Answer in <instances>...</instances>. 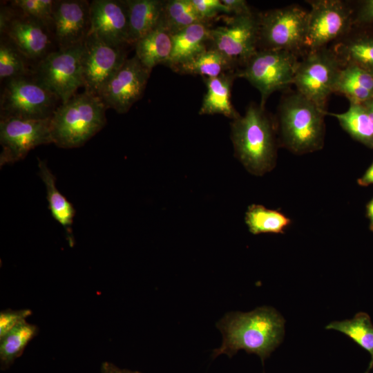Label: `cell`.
<instances>
[{"mask_svg":"<svg viewBox=\"0 0 373 373\" xmlns=\"http://www.w3.org/2000/svg\"><path fill=\"white\" fill-rule=\"evenodd\" d=\"M337 119L341 126L354 139L373 148V126L362 104L350 102L348 110L341 113H328Z\"/></svg>","mask_w":373,"mask_h":373,"instance_id":"obj_26","label":"cell"},{"mask_svg":"<svg viewBox=\"0 0 373 373\" xmlns=\"http://www.w3.org/2000/svg\"><path fill=\"white\" fill-rule=\"evenodd\" d=\"M50 119L0 117L1 166L23 159L39 145L52 143Z\"/></svg>","mask_w":373,"mask_h":373,"instance_id":"obj_11","label":"cell"},{"mask_svg":"<svg viewBox=\"0 0 373 373\" xmlns=\"http://www.w3.org/2000/svg\"><path fill=\"white\" fill-rule=\"evenodd\" d=\"M209 41L235 64H245L258 50V15L252 12L233 15L225 25L209 30Z\"/></svg>","mask_w":373,"mask_h":373,"instance_id":"obj_12","label":"cell"},{"mask_svg":"<svg viewBox=\"0 0 373 373\" xmlns=\"http://www.w3.org/2000/svg\"><path fill=\"white\" fill-rule=\"evenodd\" d=\"M151 72L135 55L127 58L105 86L101 99L107 108L126 113L142 98Z\"/></svg>","mask_w":373,"mask_h":373,"instance_id":"obj_14","label":"cell"},{"mask_svg":"<svg viewBox=\"0 0 373 373\" xmlns=\"http://www.w3.org/2000/svg\"><path fill=\"white\" fill-rule=\"evenodd\" d=\"M237 73L229 71L216 77L205 78L207 90L200 106V115L220 114L233 120L240 115L232 105L231 87Z\"/></svg>","mask_w":373,"mask_h":373,"instance_id":"obj_18","label":"cell"},{"mask_svg":"<svg viewBox=\"0 0 373 373\" xmlns=\"http://www.w3.org/2000/svg\"><path fill=\"white\" fill-rule=\"evenodd\" d=\"M344 64L332 49L325 47L308 51L299 60L293 85L297 92L325 111L329 95L335 86Z\"/></svg>","mask_w":373,"mask_h":373,"instance_id":"obj_7","label":"cell"},{"mask_svg":"<svg viewBox=\"0 0 373 373\" xmlns=\"http://www.w3.org/2000/svg\"><path fill=\"white\" fill-rule=\"evenodd\" d=\"M307 18L308 12L294 5L258 15V44L298 54L305 49Z\"/></svg>","mask_w":373,"mask_h":373,"instance_id":"obj_8","label":"cell"},{"mask_svg":"<svg viewBox=\"0 0 373 373\" xmlns=\"http://www.w3.org/2000/svg\"><path fill=\"white\" fill-rule=\"evenodd\" d=\"M231 129L236 155L249 173L262 175L274 168L275 129L265 108L251 104L244 115L233 120Z\"/></svg>","mask_w":373,"mask_h":373,"instance_id":"obj_2","label":"cell"},{"mask_svg":"<svg viewBox=\"0 0 373 373\" xmlns=\"http://www.w3.org/2000/svg\"><path fill=\"white\" fill-rule=\"evenodd\" d=\"M365 108L373 126V98L362 103Z\"/></svg>","mask_w":373,"mask_h":373,"instance_id":"obj_40","label":"cell"},{"mask_svg":"<svg viewBox=\"0 0 373 373\" xmlns=\"http://www.w3.org/2000/svg\"><path fill=\"white\" fill-rule=\"evenodd\" d=\"M234 65L233 61L220 52L211 48L173 69L182 74L198 75L203 78H212L230 71Z\"/></svg>","mask_w":373,"mask_h":373,"instance_id":"obj_25","label":"cell"},{"mask_svg":"<svg viewBox=\"0 0 373 373\" xmlns=\"http://www.w3.org/2000/svg\"><path fill=\"white\" fill-rule=\"evenodd\" d=\"M298 54L280 50H257L237 76L246 79L260 93V107L275 91L293 84L298 64Z\"/></svg>","mask_w":373,"mask_h":373,"instance_id":"obj_6","label":"cell"},{"mask_svg":"<svg viewBox=\"0 0 373 373\" xmlns=\"http://www.w3.org/2000/svg\"><path fill=\"white\" fill-rule=\"evenodd\" d=\"M30 309L12 310L8 309L0 313V339L31 315Z\"/></svg>","mask_w":373,"mask_h":373,"instance_id":"obj_33","label":"cell"},{"mask_svg":"<svg viewBox=\"0 0 373 373\" xmlns=\"http://www.w3.org/2000/svg\"><path fill=\"white\" fill-rule=\"evenodd\" d=\"M245 222L249 231L254 234L283 233L291 220L283 213L269 209L260 204L250 205L245 214Z\"/></svg>","mask_w":373,"mask_h":373,"instance_id":"obj_29","label":"cell"},{"mask_svg":"<svg viewBox=\"0 0 373 373\" xmlns=\"http://www.w3.org/2000/svg\"><path fill=\"white\" fill-rule=\"evenodd\" d=\"M88 35L107 44L125 46L129 44L128 9L125 0H93L90 4Z\"/></svg>","mask_w":373,"mask_h":373,"instance_id":"obj_16","label":"cell"},{"mask_svg":"<svg viewBox=\"0 0 373 373\" xmlns=\"http://www.w3.org/2000/svg\"><path fill=\"white\" fill-rule=\"evenodd\" d=\"M371 24H373V0L363 1L353 15L352 25L365 27Z\"/></svg>","mask_w":373,"mask_h":373,"instance_id":"obj_35","label":"cell"},{"mask_svg":"<svg viewBox=\"0 0 373 373\" xmlns=\"http://www.w3.org/2000/svg\"><path fill=\"white\" fill-rule=\"evenodd\" d=\"M135 56L149 70L167 64L172 50V34L161 22L135 44Z\"/></svg>","mask_w":373,"mask_h":373,"instance_id":"obj_21","label":"cell"},{"mask_svg":"<svg viewBox=\"0 0 373 373\" xmlns=\"http://www.w3.org/2000/svg\"><path fill=\"white\" fill-rule=\"evenodd\" d=\"M107 106L100 97L86 91L56 108L50 119L52 143L64 149L79 147L106 123Z\"/></svg>","mask_w":373,"mask_h":373,"instance_id":"obj_3","label":"cell"},{"mask_svg":"<svg viewBox=\"0 0 373 373\" xmlns=\"http://www.w3.org/2000/svg\"><path fill=\"white\" fill-rule=\"evenodd\" d=\"M90 4L86 0L55 1L52 32L57 49L83 44L90 30Z\"/></svg>","mask_w":373,"mask_h":373,"instance_id":"obj_15","label":"cell"},{"mask_svg":"<svg viewBox=\"0 0 373 373\" xmlns=\"http://www.w3.org/2000/svg\"><path fill=\"white\" fill-rule=\"evenodd\" d=\"M358 183L361 186H367L373 184V162L364 175L358 180Z\"/></svg>","mask_w":373,"mask_h":373,"instance_id":"obj_39","label":"cell"},{"mask_svg":"<svg viewBox=\"0 0 373 373\" xmlns=\"http://www.w3.org/2000/svg\"><path fill=\"white\" fill-rule=\"evenodd\" d=\"M1 94V117L46 119L61 102L33 75L5 80Z\"/></svg>","mask_w":373,"mask_h":373,"instance_id":"obj_5","label":"cell"},{"mask_svg":"<svg viewBox=\"0 0 373 373\" xmlns=\"http://www.w3.org/2000/svg\"><path fill=\"white\" fill-rule=\"evenodd\" d=\"M38 327L24 321L0 339L1 369L8 368L37 334Z\"/></svg>","mask_w":373,"mask_h":373,"instance_id":"obj_28","label":"cell"},{"mask_svg":"<svg viewBox=\"0 0 373 373\" xmlns=\"http://www.w3.org/2000/svg\"><path fill=\"white\" fill-rule=\"evenodd\" d=\"M128 9L129 44H135L162 21L165 1L125 0Z\"/></svg>","mask_w":373,"mask_h":373,"instance_id":"obj_19","label":"cell"},{"mask_svg":"<svg viewBox=\"0 0 373 373\" xmlns=\"http://www.w3.org/2000/svg\"><path fill=\"white\" fill-rule=\"evenodd\" d=\"M308 12L305 49L315 50L349 33L353 13L341 0H313Z\"/></svg>","mask_w":373,"mask_h":373,"instance_id":"obj_10","label":"cell"},{"mask_svg":"<svg viewBox=\"0 0 373 373\" xmlns=\"http://www.w3.org/2000/svg\"><path fill=\"white\" fill-rule=\"evenodd\" d=\"M101 373H140L137 371H131L121 369L110 362H104L101 366Z\"/></svg>","mask_w":373,"mask_h":373,"instance_id":"obj_38","label":"cell"},{"mask_svg":"<svg viewBox=\"0 0 373 373\" xmlns=\"http://www.w3.org/2000/svg\"><path fill=\"white\" fill-rule=\"evenodd\" d=\"M124 47L87 36L82 59L84 91L100 97L106 84L127 59Z\"/></svg>","mask_w":373,"mask_h":373,"instance_id":"obj_13","label":"cell"},{"mask_svg":"<svg viewBox=\"0 0 373 373\" xmlns=\"http://www.w3.org/2000/svg\"><path fill=\"white\" fill-rule=\"evenodd\" d=\"M334 93L343 94L350 102L362 104L373 98V74L355 64H344Z\"/></svg>","mask_w":373,"mask_h":373,"instance_id":"obj_23","label":"cell"},{"mask_svg":"<svg viewBox=\"0 0 373 373\" xmlns=\"http://www.w3.org/2000/svg\"><path fill=\"white\" fill-rule=\"evenodd\" d=\"M203 22L212 19L220 12L229 14L227 6L220 0H191Z\"/></svg>","mask_w":373,"mask_h":373,"instance_id":"obj_34","label":"cell"},{"mask_svg":"<svg viewBox=\"0 0 373 373\" xmlns=\"http://www.w3.org/2000/svg\"><path fill=\"white\" fill-rule=\"evenodd\" d=\"M37 160L39 175L46 190L48 209L52 218L65 229L67 239L72 247L74 245L72 226L75 216V209L70 202L57 189L56 179L46 164L39 158Z\"/></svg>","mask_w":373,"mask_h":373,"instance_id":"obj_22","label":"cell"},{"mask_svg":"<svg viewBox=\"0 0 373 373\" xmlns=\"http://www.w3.org/2000/svg\"><path fill=\"white\" fill-rule=\"evenodd\" d=\"M82 53L83 44L53 50L35 65L32 75L65 103L84 86Z\"/></svg>","mask_w":373,"mask_h":373,"instance_id":"obj_9","label":"cell"},{"mask_svg":"<svg viewBox=\"0 0 373 373\" xmlns=\"http://www.w3.org/2000/svg\"><path fill=\"white\" fill-rule=\"evenodd\" d=\"M222 1L228 8L229 14L240 15L252 12L246 1L222 0Z\"/></svg>","mask_w":373,"mask_h":373,"instance_id":"obj_37","label":"cell"},{"mask_svg":"<svg viewBox=\"0 0 373 373\" xmlns=\"http://www.w3.org/2000/svg\"><path fill=\"white\" fill-rule=\"evenodd\" d=\"M325 328L342 332L370 354L371 360L365 372L370 373L373 367V324L370 316L365 312H359L352 319L333 321Z\"/></svg>","mask_w":373,"mask_h":373,"instance_id":"obj_27","label":"cell"},{"mask_svg":"<svg viewBox=\"0 0 373 373\" xmlns=\"http://www.w3.org/2000/svg\"><path fill=\"white\" fill-rule=\"evenodd\" d=\"M10 6H3L0 9V33L2 36L7 27L18 12V9L13 6L10 3Z\"/></svg>","mask_w":373,"mask_h":373,"instance_id":"obj_36","label":"cell"},{"mask_svg":"<svg viewBox=\"0 0 373 373\" xmlns=\"http://www.w3.org/2000/svg\"><path fill=\"white\" fill-rule=\"evenodd\" d=\"M3 35L17 46L28 61L36 64L53 51L51 29L19 10Z\"/></svg>","mask_w":373,"mask_h":373,"instance_id":"obj_17","label":"cell"},{"mask_svg":"<svg viewBox=\"0 0 373 373\" xmlns=\"http://www.w3.org/2000/svg\"><path fill=\"white\" fill-rule=\"evenodd\" d=\"M326 111L298 92L285 96L278 108V125L283 144L302 155L321 150L324 145Z\"/></svg>","mask_w":373,"mask_h":373,"instance_id":"obj_4","label":"cell"},{"mask_svg":"<svg viewBox=\"0 0 373 373\" xmlns=\"http://www.w3.org/2000/svg\"><path fill=\"white\" fill-rule=\"evenodd\" d=\"M10 3L23 14L41 21L52 30L54 0H14Z\"/></svg>","mask_w":373,"mask_h":373,"instance_id":"obj_32","label":"cell"},{"mask_svg":"<svg viewBox=\"0 0 373 373\" xmlns=\"http://www.w3.org/2000/svg\"><path fill=\"white\" fill-rule=\"evenodd\" d=\"M28 67V60L17 46L5 35L0 41V79L7 80L14 77L32 75Z\"/></svg>","mask_w":373,"mask_h":373,"instance_id":"obj_31","label":"cell"},{"mask_svg":"<svg viewBox=\"0 0 373 373\" xmlns=\"http://www.w3.org/2000/svg\"><path fill=\"white\" fill-rule=\"evenodd\" d=\"M161 22L172 35L194 23H204L198 15L191 0L165 1Z\"/></svg>","mask_w":373,"mask_h":373,"instance_id":"obj_30","label":"cell"},{"mask_svg":"<svg viewBox=\"0 0 373 373\" xmlns=\"http://www.w3.org/2000/svg\"><path fill=\"white\" fill-rule=\"evenodd\" d=\"M209 30L205 23H197L173 34L172 50L166 65L173 69L206 50Z\"/></svg>","mask_w":373,"mask_h":373,"instance_id":"obj_20","label":"cell"},{"mask_svg":"<svg viewBox=\"0 0 373 373\" xmlns=\"http://www.w3.org/2000/svg\"><path fill=\"white\" fill-rule=\"evenodd\" d=\"M283 317L274 308L262 307L248 312H231L217 324L223 335L222 345L213 357L225 354L229 357L244 350L256 354L262 363L279 345L284 336Z\"/></svg>","mask_w":373,"mask_h":373,"instance_id":"obj_1","label":"cell"},{"mask_svg":"<svg viewBox=\"0 0 373 373\" xmlns=\"http://www.w3.org/2000/svg\"><path fill=\"white\" fill-rule=\"evenodd\" d=\"M367 214L370 220V228L373 231V198L367 204Z\"/></svg>","mask_w":373,"mask_h":373,"instance_id":"obj_41","label":"cell"},{"mask_svg":"<svg viewBox=\"0 0 373 373\" xmlns=\"http://www.w3.org/2000/svg\"><path fill=\"white\" fill-rule=\"evenodd\" d=\"M333 50L344 64H355L373 74V35L361 33L347 37Z\"/></svg>","mask_w":373,"mask_h":373,"instance_id":"obj_24","label":"cell"}]
</instances>
